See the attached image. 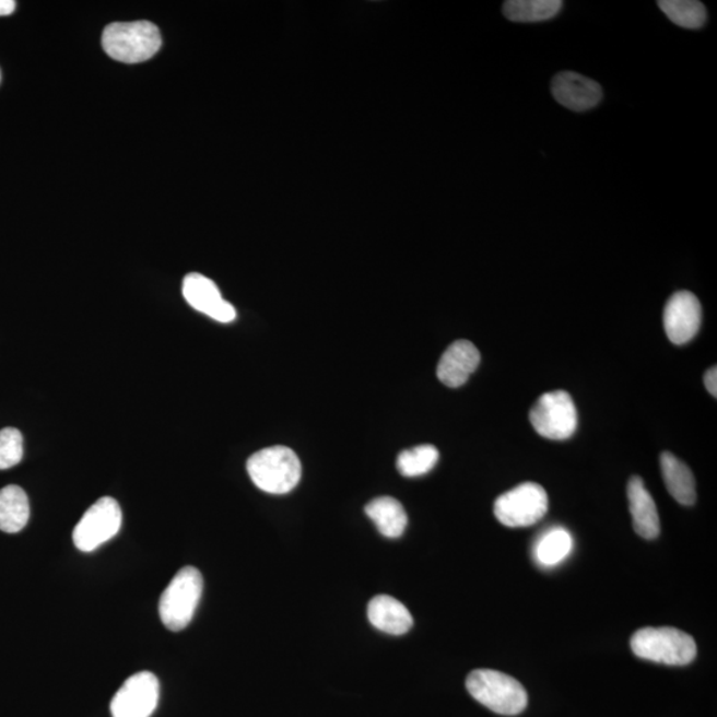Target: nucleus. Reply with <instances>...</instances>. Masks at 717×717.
<instances>
[{
    "label": "nucleus",
    "mask_w": 717,
    "mask_h": 717,
    "mask_svg": "<svg viewBox=\"0 0 717 717\" xmlns=\"http://www.w3.org/2000/svg\"><path fill=\"white\" fill-rule=\"evenodd\" d=\"M103 48L109 58L121 63L138 64L158 52L163 39L151 22L113 23L103 33Z\"/></svg>",
    "instance_id": "f257e3e1"
},
{
    "label": "nucleus",
    "mask_w": 717,
    "mask_h": 717,
    "mask_svg": "<svg viewBox=\"0 0 717 717\" xmlns=\"http://www.w3.org/2000/svg\"><path fill=\"white\" fill-rule=\"evenodd\" d=\"M474 701L504 716H516L528 707V692L515 678L494 670H474L467 678Z\"/></svg>",
    "instance_id": "f03ea898"
},
{
    "label": "nucleus",
    "mask_w": 717,
    "mask_h": 717,
    "mask_svg": "<svg viewBox=\"0 0 717 717\" xmlns=\"http://www.w3.org/2000/svg\"><path fill=\"white\" fill-rule=\"evenodd\" d=\"M246 468L257 487L270 494L292 492L302 475L298 456L282 445L259 450L247 460Z\"/></svg>",
    "instance_id": "7ed1b4c3"
},
{
    "label": "nucleus",
    "mask_w": 717,
    "mask_h": 717,
    "mask_svg": "<svg viewBox=\"0 0 717 717\" xmlns=\"http://www.w3.org/2000/svg\"><path fill=\"white\" fill-rule=\"evenodd\" d=\"M632 650L636 657L667 666H687L697 654L691 635L673 627H646L633 635Z\"/></svg>",
    "instance_id": "20e7f679"
},
{
    "label": "nucleus",
    "mask_w": 717,
    "mask_h": 717,
    "mask_svg": "<svg viewBox=\"0 0 717 717\" xmlns=\"http://www.w3.org/2000/svg\"><path fill=\"white\" fill-rule=\"evenodd\" d=\"M203 579L196 567L179 571L160 598L161 622L171 632H181L193 620L202 596Z\"/></svg>",
    "instance_id": "39448f33"
},
{
    "label": "nucleus",
    "mask_w": 717,
    "mask_h": 717,
    "mask_svg": "<svg viewBox=\"0 0 717 717\" xmlns=\"http://www.w3.org/2000/svg\"><path fill=\"white\" fill-rule=\"evenodd\" d=\"M548 493L536 482H525L501 494L494 503V516L508 528H527L545 517Z\"/></svg>",
    "instance_id": "423d86ee"
},
{
    "label": "nucleus",
    "mask_w": 717,
    "mask_h": 717,
    "mask_svg": "<svg viewBox=\"0 0 717 717\" xmlns=\"http://www.w3.org/2000/svg\"><path fill=\"white\" fill-rule=\"evenodd\" d=\"M530 423L538 435L549 440H567L577 431L576 404L565 391L542 395L531 408Z\"/></svg>",
    "instance_id": "0eeeda50"
},
{
    "label": "nucleus",
    "mask_w": 717,
    "mask_h": 717,
    "mask_svg": "<svg viewBox=\"0 0 717 717\" xmlns=\"http://www.w3.org/2000/svg\"><path fill=\"white\" fill-rule=\"evenodd\" d=\"M121 524L122 513L119 503L113 497L97 499L73 529V543L80 552H94L119 533Z\"/></svg>",
    "instance_id": "6e6552de"
},
{
    "label": "nucleus",
    "mask_w": 717,
    "mask_h": 717,
    "mask_svg": "<svg viewBox=\"0 0 717 717\" xmlns=\"http://www.w3.org/2000/svg\"><path fill=\"white\" fill-rule=\"evenodd\" d=\"M160 683L154 673L142 671L127 679L110 702L114 717H151L157 708Z\"/></svg>",
    "instance_id": "1a4fd4ad"
},
{
    "label": "nucleus",
    "mask_w": 717,
    "mask_h": 717,
    "mask_svg": "<svg viewBox=\"0 0 717 717\" xmlns=\"http://www.w3.org/2000/svg\"><path fill=\"white\" fill-rule=\"evenodd\" d=\"M663 325L667 338L673 344L689 343L702 326V305L690 292H678L665 307Z\"/></svg>",
    "instance_id": "9d476101"
},
{
    "label": "nucleus",
    "mask_w": 717,
    "mask_h": 717,
    "mask_svg": "<svg viewBox=\"0 0 717 717\" xmlns=\"http://www.w3.org/2000/svg\"><path fill=\"white\" fill-rule=\"evenodd\" d=\"M183 294L195 310L205 314L221 324H231L237 318L236 308L232 303L222 298L218 284L205 275L191 273L185 277Z\"/></svg>",
    "instance_id": "9b49d317"
},
{
    "label": "nucleus",
    "mask_w": 717,
    "mask_h": 717,
    "mask_svg": "<svg viewBox=\"0 0 717 717\" xmlns=\"http://www.w3.org/2000/svg\"><path fill=\"white\" fill-rule=\"evenodd\" d=\"M552 92L555 101L576 113L597 107L603 96L601 85L576 72L559 73L553 79Z\"/></svg>",
    "instance_id": "f8f14e48"
},
{
    "label": "nucleus",
    "mask_w": 717,
    "mask_h": 717,
    "mask_svg": "<svg viewBox=\"0 0 717 717\" xmlns=\"http://www.w3.org/2000/svg\"><path fill=\"white\" fill-rule=\"evenodd\" d=\"M481 361L480 351L468 340H457L444 352L437 366V378L449 388H459L471 378Z\"/></svg>",
    "instance_id": "ddd939ff"
},
{
    "label": "nucleus",
    "mask_w": 717,
    "mask_h": 717,
    "mask_svg": "<svg viewBox=\"0 0 717 717\" xmlns=\"http://www.w3.org/2000/svg\"><path fill=\"white\" fill-rule=\"evenodd\" d=\"M627 497L636 534L645 540H655L660 533L659 513L657 504L639 475L630 479Z\"/></svg>",
    "instance_id": "4468645a"
},
{
    "label": "nucleus",
    "mask_w": 717,
    "mask_h": 717,
    "mask_svg": "<svg viewBox=\"0 0 717 717\" xmlns=\"http://www.w3.org/2000/svg\"><path fill=\"white\" fill-rule=\"evenodd\" d=\"M368 620L375 628L391 635H404L413 626V618L405 606L389 596H378L368 603Z\"/></svg>",
    "instance_id": "2eb2a0df"
},
{
    "label": "nucleus",
    "mask_w": 717,
    "mask_h": 717,
    "mask_svg": "<svg viewBox=\"0 0 717 717\" xmlns=\"http://www.w3.org/2000/svg\"><path fill=\"white\" fill-rule=\"evenodd\" d=\"M660 469L667 491L679 504L691 506L696 501V482L691 469L677 456L663 452L660 456Z\"/></svg>",
    "instance_id": "dca6fc26"
},
{
    "label": "nucleus",
    "mask_w": 717,
    "mask_h": 717,
    "mask_svg": "<svg viewBox=\"0 0 717 717\" xmlns=\"http://www.w3.org/2000/svg\"><path fill=\"white\" fill-rule=\"evenodd\" d=\"M366 515L373 519L381 536L399 538L404 534L408 516L397 498L379 497L371 501L366 506Z\"/></svg>",
    "instance_id": "f3484780"
},
{
    "label": "nucleus",
    "mask_w": 717,
    "mask_h": 717,
    "mask_svg": "<svg viewBox=\"0 0 717 717\" xmlns=\"http://www.w3.org/2000/svg\"><path fill=\"white\" fill-rule=\"evenodd\" d=\"M30 519V503L26 492L17 485L0 490V530L4 533H20Z\"/></svg>",
    "instance_id": "a211bd4d"
},
{
    "label": "nucleus",
    "mask_w": 717,
    "mask_h": 717,
    "mask_svg": "<svg viewBox=\"0 0 717 717\" xmlns=\"http://www.w3.org/2000/svg\"><path fill=\"white\" fill-rule=\"evenodd\" d=\"M561 9L560 0H509L504 14L512 22L536 23L552 20Z\"/></svg>",
    "instance_id": "6ab92c4d"
},
{
    "label": "nucleus",
    "mask_w": 717,
    "mask_h": 717,
    "mask_svg": "<svg viewBox=\"0 0 717 717\" xmlns=\"http://www.w3.org/2000/svg\"><path fill=\"white\" fill-rule=\"evenodd\" d=\"M573 538L564 528L550 529L536 545V559L543 566H555L572 553Z\"/></svg>",
    "instance_id": "aec40b11"
},
{
    "label": "nucleus",
    "mask_w": 717,
    "mask_h": 717,
    "mask_svg": "<svg viewBox=\"0 0 717 717\" xmlns=\"http://www.w3.org/2000/svg\"><path fill=\"white\" fill-rule=\"evenodd\" d=\"M438 461V450L434 445L425 444L403 450L398 457L399 472L405 478H419L430 473Z\"/></svg>",
    "instance_id": "412c9836"
},
{
    "label": "nucleus",
    "mask_w": 717,
    "mask_h": 717,
    "mask_svg": "<svg viewBox=\"0 0 717 717\" xmlns=\"http://www.w3.org/2000/svg\"><path fill=\"white\" fill-rule=\"evenodd\" d=\"M658 4L669 20L680 27L701 28L706 23V9L694 0H661Z\"/></svg>",
    "instance_id": "4be33fe9"
},
{
    "label": "nucleus",
    "mask_w": 717,
    "mask_h": 717,
    "mask_svg": "<svg viewBox=\"0 0 717 717\" xmlns=\"http://www.w3.org/2000/svg\"><path fill=\"white\" fill-rule=\"evenodd\" d=\"M23 459V436L16 428L0 431V471L17 466Z\"/></svg>",
    "instance_id": "5701e85b"
},
{
    "label": "nucleus",
    "mask_w": 717,
    "mask_h": 717,
    "mask_svg": "<svg viewBox=\"0 0 717 717\" xmlns=\"http://www.w3.org/2000/svg\"><path fill=\"white\" fill-rule=\"evenodd\" d=\"M704 385H706L708 392L714 398L717 397V369L716 367L709 368L704 375Z\"/></svg>",
    "instance_id": "b1692460"
},
{
    "label": "nucleus",
    "mask_w": 717,
    "mask_h": 717,
    "mask_svg": "<svg viewBox=\"0 0 717 717\" xmlns=\"http://www.w3.org/2000/svg\"><path fill=\"white\" fill-rule=\"evenodd\" d=\"M16 9L14 0H0V16L11 15Z\"/></svg>",
    "instance_id": "393cba45"
},
{
    "label": "nucleus",
    "mask_w": 717,
    "mask_h": 717,
    "mask_svg": "<svg viewBox=\"0 0 717 717\" xmlns=\"http://www.w3.org/2000/svg\"><path fill=\"white\" fill-rule=\"evenodd\" d=\"M0 79H2V75H0Z\"/></svg>",
    "instance_id": "a878e982"
}]
</instances>
